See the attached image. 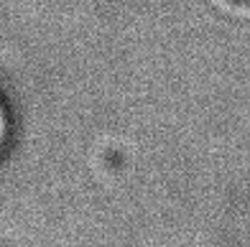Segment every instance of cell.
<instances>
[{"instance_id":"obj_1","label":"cell","mask_w":250,"mask_h":247,"mask_svg":"<svg viewBox=\"0 0 250 247\" xmlns=\"http://www.w3.org/2000/svg\"><path fill=\"white\" fill-rule=\"evenodd\" d=\"M8 128H10V120H8V107L0 97V153L5 148V140H8Z\"/></svg>"}]
</instances>
